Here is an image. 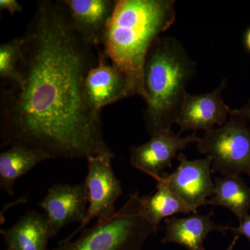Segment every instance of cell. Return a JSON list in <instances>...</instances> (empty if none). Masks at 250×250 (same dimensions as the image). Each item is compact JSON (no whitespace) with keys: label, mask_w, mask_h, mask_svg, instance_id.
<instances>
[{"label":"cell","mask_w":250,"mask_h":250,"mask_svg":"<svg viewBox=\"0 0 250 250\" xmlns=\"http://www.w3.org/2000/svg\"><path fill=\"white\" fill-rule=\"evenodd\" d=\"M0 233L8 248L11 250H48L51 238L46 215L29 210L7 229Z\"/></svg>","instance_id":"obj_14"},{"label":"cell","mask_w":250,"mask_h":250,"mask_svg":"<svg viewBox=\"0 0 250 250\" xmlns=\"http://www.w3.org/2000/svg\"><path fill=\"white\" fill-rule=\"evenodd\" d=\"M72 27L89 45L103 43L116 0H62Z\"/></svg>","instance_id":"obj_12"},{"label":"cell","mask_w":250,"mask_h":250,"mask_svg":"<svg viewBox=\"0 0 250 250\" xmlns=\"http://www.w3.org/2000/svg\"><path fill=\"white\" fill-rule=\"evenodd\" d=\"M88 204L89 195L84 182L76 185L57 184L49 188L39 207L46 212L51 238L68 224L83 223Z\"/></svg>","instance_id":"obj_10"},{"label":"cell","mask_w":250,"mask_h":250,"mask_svg":"<svg viewBox=\"0 0 250 250\" xmlns=\"http://www.w3.org/2000/svg\"><path fill=\"white\" fill-rule=\"evenodd\" d=\"M156 182L155 193L152 196H143L146 213L156 226H159L163 219L175 214H195L182 199L170 190L161 177Z\"/></svg>","instance_id":"obj_17"},{"label":"cell","mask_w":250,"mask_h":250,"mask_svg":"<svg viewBox=\"0 0 250 250\" xmlns=\"http://www.w3.org/2000/svg\"><path fill=\"white\" fill-rule=\"evenodd\" d=\"M215 193L208 200V205L223 207L242 221L250 210V188L241 175L216 177L213 181Z\"/></svg>","instance_id":"obj_16"},{"label":"cell","mask_w":250,"mask_h":250,"mask_svg":"<svg viewBox=\"0 0 250 250\" xmlns=\"http://www.w3.org/2000/svg\"><path fill=\"white\" fill-rule=\"evenodd\" d=\"M213 215L211 211L205 215L165 219L166 235L161 243H176L188 250H205L204 243L210 232L217 231L225 235L229 231V226L215 224L212 220Z\"/></svg>","instance_id":"obj_13"},{"label":"cell","mask_w":250,"mask_h":250,"mask_svg":"<svg viewBox=\"0 0 250 250\" xmlns=\"http://www.w3.org/2000/svg\"><path fill=\"white\" fill-rule=\"evenodd\" d=\"M198 139L196 132L185 137L172 130L156 133L147 142L130 147V164L156 181L165 169L172 167V159L179 152Z\"/></svg>","instance_id":"obj_8"},{"label":"cell","mask_w":250,"mask_h":250,"mask_svg":"<svg viewBox=\"0 0 250 250\" xmlns=\"http://www.w3.org/2000/svg\"><path fill=\"white\" fill-rule=\"evenodd\" d=\"M235 111L250 125V99L243 107L235 109Z\"/></svg>","instance_id":"obj_21"},{"label":"cell","mask_w":250,"mask_h":250,"mask_svg":"<svg viewBox=\"0 0 250 250\" xmlns=\"http://www.w3.org/2000/svg\"><path fill=\"white\" fill-rule=\"evenodd\" d=\"M238 239H239V236L238 235H236L234 236V238H233L232 241L230 243L229 246L228 247V249L226 250H233L234 249L235 246H236L237 242H238Z\"/></svg>","instance_id":"obj_23"},{"label":"cell","mask_w":250,"mask_h":250,"mask_svg":"<svg viewBox=\"0 0 250 250\" xmlns=\"http://www.w3.org/2000/svg\"><path fill=\"white\" fill-rule=\"evenodd\" d=\"M98 49V62L87 75L84 90L88 104L101 113L105 106L132 96L123 74Z\"/></svg>","instance_id":"obj_11"},{"label":"cell","mask_w":250,"mask_h":250,"mask_svg":"<svg viewBox=\"0 0 250 250\" xmlns=\"http://www.w3.org/2000/svg\"><path fill=\"white\" fill-rule=\"evenodd\" d=\"M0 9L6 11L11 16L22 12V6L16 0H0Z\"/></svg>","instance_id":"obj_20"},{"label":"cell","mask_w":250,"mask_h":250,"mask_svg":"<svg viewBox=\"0 0 250 250\" xmlns=\"http://www.w3.org/2000/svg\"><path fill=\"white\" fill-rule=\"evenodd\" d=\"M115 154H103L87 158L88 173L84 184L88 189L89 204L86 216L80 226L65 239L72 240L87 228L93 219L104 221L116 213L117 200L123 194L119 179L116 177L111 161Z\"/></svg>","instance_id":"obj_6"},{"label":"cell","mask_w":250,"mask_h":250,"mask_svg":"<svg viewBox=\"0 0 250 250\" xmlns=\"http://www.w3.org/2000/svg\"><path fill=\"white\" fill-rule=\"evenodd\" d=\"M157 229L146 213L143 196L136 191L111 218L85 228L74 241H59L52 250H143Z\"/></svg>","instance_id":"obj_4"},{"label":"cell","mask_w":250,"mask_h":250,"mask_svg":"<svg viewBox=\"0 0 250 250\" xmlns=\"http://www.w3.org/2000/svg\"><path fill=\"white\" fill-rule=\"evenodd\" d=\"M22 39L21 81L5 82L0 92L1 147L22 145L52 159L115 154L101 113L85 98L98 57L72 27L63 1H38Z\"/></svg>","instance_id":"obj_1"},{"label":"cell","mask_w":250,"mask_h":250,"mask_svg":"<svg viewBox=\"0 0 250 250\" xmlns=\"http://www.w3.org/2000/svg\"><path fill=\"white\" fill-rule=\"evenodd\" d=\"M196 62L180 41L172 36L156 38L148 51L143 82L146 91L144 121L148 134L170 131L196 74Z\"/></svg>","instance_id":"obj_3"},{"label":"cell","mask_w":250,"mask_h":250,"mask_svg":"<svg viewBox=\"0 0 250 250\" xmlns=\"http://www.w3.org/2000/svg\"><path fill=\"white\" fill-rule=\"evenodd\" d=\"M49 159L50 156L34 148L22 145L10 146L0 154V188L13 196L16 181Z\"/></svg>","instance_id":"obj_15"},{"label":"cell","mask_w":250,"mask_h":250,"mask_svg":"<svg viewBox=\"0 0 250 250\" xmlns=\"http://www.w3.org/2000/svg\"><path fill=\"white\" fill-rule=\"evenodd\" d=\"M197 150L212 159V173L250 176V125L232 109L223 126L205 133Z\"/></svg>","instance_id":"obj_5"},{"label":"cell","mask_w":250,"mask_h":250,"mask_svg":"<svg viewBox=\"0 0 250 250\" xmlns=\"http://www.w3.org/2000/svg\"><path fill=\"white\" fill-rule=\"evenodd\" d=\"M229 231H232L238 236H243L248 238L250 243V214L240 222L237 228L229 227Z\"/></svg>","instance_id":"obj_19"},{"label":"cell","mask_w":250,"mask_h":250,"mask_svg":"<svg viewBox=\"0 0 250 250\" xmlns=\"http://www.w3.org/2000/svg\"><path fill=\"white\" fill-rule=\"evenodd\" d=\"M174 0H116L104 36L103 52L123 74L131 96L147 100L143 82L145 62L156 38L176 20Z\"/></svg>","instance_id":"obj_2"},{"label":"cell","mask_w":250,"mask_h":250,"mask_svg":"<svg viewBox=\"0 0 250 250\" xmlns=\"http://www.w3.org/2000/svg\"><path fill=\"white\" fill-rule=\"evenodd\" d=\"M179 164L172 173L164 172L161 179L195 214L197 208L208 205L207 198L215 193L214 182L211 178L212 159L189 160L183 153L177 156Z\"/></svg>","instance_id":"obj_7"},{"label":"cell","mask_w":250,"mask_h":250,"mask_svg":"<svg viewBox=\"0 0 250 250\" xmlns=\"http://www.w3.org/2000/svg\"><path fill=\"white\" fill-rule=\"evenodd\" d=\"M227 86L228 80L225 78L209 93L197 95L188 93L176 121L179 126L178 134L188 131H204L205 133L214 129L215 125L223 126L232 111L222 98Z\"/></svg>","instance_id":"obj_9"},{"label":"cell","mask_w":250,"mask_h":250,"mask_svg":"<svg viewBox=\"0 0 250 250\" xmlns=\"http://www.w3.org/2000/svg\"><path fill=\"white\" fill-rule=\"evenodd\" d=\"M7 250H11V249H9V248H8Z\"/></svg>","instance_id":"obj_24"},{"label":"cell","mask_w":250,"mask_h":250,"mask_svg":"<svg viewBox=\"0 0 250 250\" xmlns=\"http://www.w3.org/2000/svg\"><path fill=\"white\" fill-rule=\"evenodd\" d=\"M245 45H246L247 49L250 52V28L246 31L244 37Z\"/></svg>","instance_id":"obj_22"},{"label":"cell","mask_w":250,"mask_h":250,"mask_svg":"<svg viewBox=\"0 0 250 250\" xmlns=\"http://www.w3.org/2000/svg\"><path fill=\"white\" fill-rule=\"evenodd\" d=\"M23 39L15 38L0 45V77L4 82H20L19 62L22 56Z\"/></svg>","instance_id":"obj_18"}]
</instances>
